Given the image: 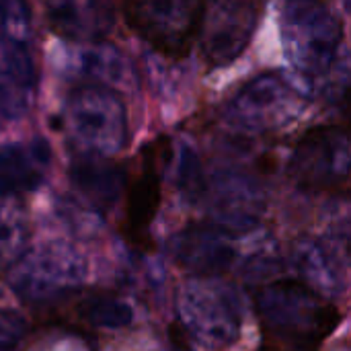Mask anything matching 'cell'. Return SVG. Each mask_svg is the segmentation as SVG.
<instances>
[{
    "instance_id": "cell-1",
    "label": "cell",
    "mask_w": 351,
    "mask_h": 351,
    "mask_svg": "<svg viewBox=\"0 0 351 351\" xmlns=\"http://www.w3.org/2000/svg\"><path fill=\"white\" fill-rule=\"evenodd\" d=\"M286 80L302 99H346L350 70L339 14L321 2H290L282 12Z\"/></svg>"
},
{
    "instance_id": "cell-2",
    "label": "cell",
    "mask_w": 351,
    "mask_h": 351,
    "mask_svg": "<svg viewBox=\"0 0 351 351\" xmlns=\"http://www.w3.org/2000/svg\"><path fill=\"white\" fill-rule=\"evenodd\" d=\"M255 308L269 343L288 351H315L341 321L335 304L298 280L261 286Z\"/></svg>"
},
{
    "instance_id": "cell-3",
    "label": "cell",
    "mask_w": 351,
    "mask_h": 351,
    "mask_svg": "<svg viewBox=\"0 0 351 351\" xmlns=\"http://www.w3.org/2000/svg\"><path fill=\"white\" fill-rule=\"evenodd\" d=\"M64 132L80 158H109L128 144V111L119 93L82 84L76 86L62 111Z\"/></svg>"
},
{
    "instance_id": "cell-4",
    "label": "cell",
    "mask_w": 351,
    "mask_h": 351,
    "mask_svg": "<svg viewBox=\"0 0 351 351\" xmlns=\"http://www.w3.org/2000/svg\"><path fill=\"white\" fill-rule=\"evenodd\" d=\"M177 315L185 333L208 350H226L243 329L239 290L222 278H189L177 290Z\"/></svg>"
},
{
    "instance_id": "cell-5",
    "label": "cell",
    "mask_w": 351,
    "mask_h": 351,
    "mask_svg": "<svg viewBox=\"0 0 351 351\" xmlns=\"http://www.w3.org/2000/svg\"><path fill=\"white\" fill-rule=\"evenodd\" d=\"M86 276V259L66 243L27 249L8 269L12 290L29 304H47L70 296L82 288Z\"/></svg>"
},
{
    "instance_id": "cell-6",
    "label": "cell",
    "mask_w": 351,
    "mask_h": 351,
    "mask_svg": "<svg viewBox=\"0 0 351 351\" xmlns=\"http://www.w3.org/2000/svg\"><path fill=\"white\" fill-rule=\"evenodd\" d=\"M304 109L286 76L263 72L245 82L222 107V119L239 134L263 136L290 125Z\"/></svg>"
},
{
    "instance_id": "cell-7",
    "label": "cell",
    "mask_w": 351,
    "mask_h": 351,
    "mask_svg": "<svg viewBox=\"0 0 351 351\" xmlns=\"http://www.w3.org/2000/svg\"><path fill=\"white\" fill-rule=\"evenodd\" d=\"M243 237L214 224H197L179 230L169 241L173 261L191 271L193 278H220L222 274L243 269L253 276L267 271L271 259H249L243 251Z\"/></svg>"
},
{
    "instance_id": "cell-8",
    "label": "cell",
    "mask_w": 351,
    "mask_h": 351,
    "mask_svg": "<svg viewBox=\"0 0 351 351\" xmlns=\"http://www.w3.org/2000/svg\"><path fill=\"white\" fill-rule=\"evenodd\" d=\"M350 167L348 132L339 125H319L298 140L288 160V175L308 193H346Z\"/></svg>"
},
{
    "instance_id": "cell-9",
    "label": "cell",
    "mask_w": 351,
    "mask_h": 351,
    "mask_svg": "<svg viewBox=\"0 0 351 351\" xmlns=\"http://www.w3.org/2000/svg\"><path fill=\"white\" fill-rule=\"evenodd\" d=\"M202 2L191 0H154L123 4L125 23L158 53L181 60L191 51L197 39Z\"/></svg>"
},
{
    "instance_id": "cell-10",
    "label": "cell",
    "mask_w": 351,
    "mask_h": 351,
    "mask_svg": "<svg viewBox=\"0 0 351 351\" xmlns=\"http://www.w3.org/2000/svg\"><path fill=\"white\" fill-rule=\"evenodd\" d=\"M261 6L255 2L224 0L204 6L197 41L208 68H226L251 43Z\"/></svg>"
},
{
    "instance_id": "cell-11",
    "label": "cell",
    "mask_w": 351,
    "mask_h": 351,
    "mask_svg": "<svg viewBox=\"0 0 351 351\" xmlns=\"http://www.w3.org/2000/svg\"><path fill=\"white\" fill-rule=\"evenodd\" d=\"M202 204H206L212 224L237 234H249L257 226L265 208L261 187L241 171L206 173Z\"/></svg>"
},
{
    "instance_id": "cell-12",
    "label": "cell",
    "mask_w": 351,
    "mask_h": 351,
    "mask_svg": "<svg viewBox=\"0 0 351 351\" xmlns=\"http://www.w3.org/2000/svg\"><path fill=\"white\" fill-rule=\"evenodd\" d=\"M292 267L300 282L317 294L329 298L341 294L348 286V249L337 239L304 237L294 243Z\"/></svg>"
},
{
    "instance_id": "cell-13",
    "label": "cell",
    "mask_w": 351,
    "mask_h": 351,
    "mask_svg": "<svg viewBox=\"0 0 351 351\" xmlns=\"http://www.w3.org/2000/svg\"><path fill=\"white\" fill-rule=\"evenodd\" d=\"M167 146H160V140L148 144L142 150L140 173L125 183V222L123 232L128 241L136 247H144L148 241V230L156 218L160 206V154Z\"/></svg>"
},
{
    "instance_id": "cell-14",
    "label": "cell",
    "mask_w": 351,
    "mask_h": 351,
    "mask_svg": "<svg viewBox=\"0 0 351 351\" xmlns=\"http://www.w3.org/2000/svg\"><path fill=\"white\" fill-rule=\"evenodd\" d=\"M37 68L27 41L0 33V113L23 117L35 99Z\"/></svg>"
},
{
    "instance_id": "cell-15",
    "label": "cell",
    "mask_w": 351,
    "mask_h": 351,
    "mask_svg": "<svg viewBox=\"0 0 351 351\" xmlns=\"http://www.w3.org/2000/svg\"><path fill=\"white\" fill-rule=\"evenodd\" d=\"M51 150L43 138L12 142L0 148V195L21 197L41 187L49 171Z\"/></svg>"
},
{
    "instance_id": "cell-16",
    "label": "cell",
    "mask_w": 351,
    "mask_h": 351,
    "mask_svg": "<svg viewBox=\"0 0 351 351\" xmlns=\"http://www.w3.org/2000/svg\"><path fill=\"white\" fill-rule=\"evenodd\" d=\"M66 68L88 80V84L105 86L111 90L134 88L136 72L132 62L109 43H82L66 58Z\"/></svg>"
},
{
    "instance_id": "cell-17",
    "label": "cell",
    "mask_w": 351,
    "mask_h": 351,
    "mask_svg": "<svg viewBox=\"0 0 351 351\" xmlns=\"http://www.w3.org/2000/svg\"><path fill=\"white\" fill-rule=\"evenodd\" d=\"M49 27L74 43H101L115 23V10L107 2H51L47 4Z\"/></svg>"
},
{
    "instance_id": "cell-18",
    "label": "cell",
    "mask_w": 351,
    "mask_h": 351,
    "mask_svg": "<svg viewBox=\"0 0 351 351\" xmlns=\"http://www.w3.org/2000/svg\"><path fill=\"white\" fill-rule=\"evenodd\" d=\"M72 187L97 210L111 208L125 191V171L105 158H78L70 167Z\"/></svg>"
},
{
    "instance_id": "cell-19",
    "label": "cell",
    "mask_w": 351,
    "mask_h": 351,
    "mask_svg": "<svg viewBox=\"0 0 351 351\" xmlns=\"http://www.w3.org/2000/svg\"><path fill=\"white\" fill-rule=\"evenodd\" d=\"M76 317L88 329L119 331L134 323L132 306L113 294H90L76 304Z\"/></svg>"
},
{
    "instance_id": "cell-20",
    "label": "cell",
    "mask_w": 351,
    "mask_h": 351,
    "mask_svg": "<svg viewBox=\"0 0 351 351\" xmlns=\"http://www.w3.org/2000/svg\"><path fill=\"white\" fill-rule=\"evenodd\" d=\"M29 228L23 210L12 197L0 195V276L27 251Z\"/></svg>"
},
{
    "instance_id": "cell-21",
    "label": "cell",
    "mask_w": 351,
    "mask_h": 351,
    "mask_svg": "<svg viewBox=\"0 0 351 351\" xmlns=\"http://www.w3.org/2000/svg\"><path fill=\"white\" fill-rule=\"evenodd\" d=\"M206 181V169L193 148L183 146L177 167V185L183 197L191 204H199Z\"/></svg>"
},
{
    "instance_id": "cell-22",
    "label": "cell",
    "mask_w": 351,
    "mask_h": 351,
    "mask_svg": "<svg viewBox=\"0 0 351 351\" xmlns=\"http://www.w3.org/2000/svg\"><path fill=\"white\" fill-rule=\"evenodd\" d=\"M27 335V321L21 313L0 308V351H19Z\"/></svg>"
}]
</instances>
